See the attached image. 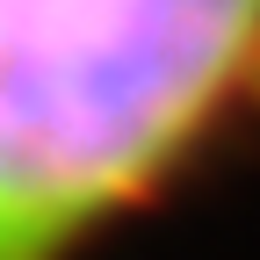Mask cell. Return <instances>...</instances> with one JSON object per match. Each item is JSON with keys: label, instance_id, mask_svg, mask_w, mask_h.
I'll use <instances>...</instances> for the list:
<instances>
[{"label": "cell", "instance_id": "cell-1", "mask_svg": "<svg viewBox=\"0 0 260 260\" xmlns=\"http://www.w3.org/2000/svg\"><path fill=\"white\" fill-rule=\"evenodd\" d=\"M260 0H0V260H65L188 152Z\"/></svg>", "mask_w": 260, "mask_h": 260}]
</instances>
